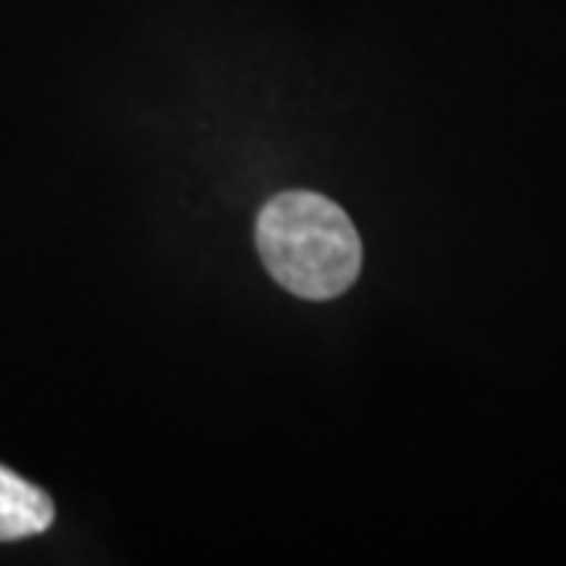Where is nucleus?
<instances>
[{
	"instance_id": "1",
	"label": "nucleus",
	"mask_w": 566,
	"mask_h": 566,
	"mask_svg": "<svg viewBox=\"0 0 566 566\" xmlns=\"http://www.w3.org/2000/svg\"><path fill=\"white\" fill-rule=\"evenodd\" d=\"M255 243L271 277L303 300H334L363 268V240L344 208L315 192H281L264 205Z\"/></svg>"
},
{
	"instance_id": "2",
	"label": "nucleus",
	"mask_w": 566,
	"mask_h": 566,
	"mask_svg": "<svg viewBox=\"0 0 566 566\" xmlns=\"http://www.w3.org/2000/svg\"><path fill=\"white\" fill-rule=\"evenodd\" d=\"M54 523V504L41 488L0 465V542L39 535Z\"/></svg>"
}]
</instances>
